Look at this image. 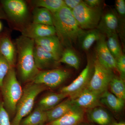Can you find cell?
Wrapping results in <instances>:
<instances>
[{
  "label": "cell",
  "instance_id": "1",
  "mask_svg": "<svg viewBox=\"0 0 125 125\" xmlns=\"http://www.w3.org/2000/svg\"><path fill=\"white\" fill-rule=\"evenodd\" d=\"M52 14L56 33L62 45L71 46L85 33L78 24L72 10L66 6Z\"/></svg>",
  "mask_w": 125,
  "mask_h": 125
},
{
  "label": "cell",
  "instance_id": "2",
  "mask_svg": "<svg viewBox=\"0 0 125 125\" xmlns=\"http://www.w3.org/2000/svg\"><path fill=\"white\" fill-rule=\"evenodd\" d=\"M18 53V69L23 82L32 80L40 72L36 67L33 51L35 42L33 39L21 36L16 40Z\"/></svg>",
  "mask_w": 125,
  "mask_h": 125
},
{
  "label": "cell",
  "instance_id": "3",
  "mask_svg": "<svg viewBox=\"0 0 125 125\" xmlns=\"http://www.w3.org/2000/svg\"><path fill=\"white\" fill-rule=\"evenodd\" d=\"M0 90L5 108L11 114L15 113L23 90L16 78L13 67H11L4 79Z\"/></svg>",
  "mask_w": 125,
  "mask_h": 125
},
{
  "label": "cell",
  "instance_id": "4",
  "mask_svg": "<svg viewBox=\"0 0 125 125\" xmlns=\"http://www.w3.org/2000/svg\"><path fill=\"white\" fill-rule=\"evenodd\" d=\"M46 89V86L32 83L25 86L17 104L15 116L11 125H19L23 118L30 113L37 96Z\"/></svg>",
  "mask_w": 125,
  "mask_h": 125
},
{
  "label": "cell",
  "instance_id": "5",
  "mask_svg": "<svg viewBox=\"0 0 125 125\" xmlns=\"http://www.w3.org/2000/svg\"><path fill=\"white\" fill-rule=\"evenodd\" d=\"M72 14L80 28L84 29H93L97 27L102 11L98 7L91 8L82 1L72 10Z\"/></svg>",
  "mask_w": 125,
  "mask_h": 125
},
{
  "label": "cell",
  "instance_id": "6",
  "mask_svg": "<svg viewBox=\"0 0 125 125\" xmlns=\"http://www.w3.org/2000/svg\"><path fill=\"white\" fill-rule=\"evenodd\" d=\"M94 72L87 88L102 94L107 90L109 83L114 76L113 70L101 64L96 58L94 64Z\"/></svg>",
  "mask_w": 125,
  "mask_h": 125
},
{
  "label": "cell",
  "instance_id": "7",
  "mask_svg": "<svg viewBox=\"0 0 125 125\" xmlns=\"http://www.w3.org/2000/svg\"><path fill=\"white\" fill-rule=\"evenodd\" d=\"M70 75L68 71L62 69L47 70L40 72L32 81L34 83L55 88L62 83Z\"/></svg>",
  "mask_w": 125,
  "mask_h": 125
},
{
  "label": "cell",
  "instance_id": "8",
  "mask_svg": "<svg viewBox=\"0 0 125 125\" xmlns=\"http://www.w3.org/2000/svg\"><path fill=\"white\" fill-rule=\"evenodd\" d=\"M1 6L7 16L18 23L23 22L28 14L26 2L22 0H2Z\"/></svg>",
  "mask_w": 125,
  "mask_h": 125
},
{
  "label": "cell",
  "instance_id": "9",
  "mask_svg": "<svg viewBox=\"0 0 125 125\" xmlns=\"http://www.w3.org/2000/svg\"><path fill=\"white\" fill-rule=\"evenodd\" d=\"M92 71V64L88 61L79 75L69 85L61 88L60 93L66 94L70 97L83 91L88 86Z\"/></svg>",
  "mask_w": 125,
  "mask_h": 125
},
{
  "label": "cell",
  "instance_id": "10",
  "mask_svg": "<svg viewBox=\"0 0 125 125\" xmlns=\"http://www.w3.org/2000/svg\"><path fill=\"white\" fill-rule=\"evenodd\" d=\"M101 94L86 88L83 91L70 98L73 105L77 107L90 109L101 106Z\"/></svg>",
  "mask_w": 125,
  "mask_h": 125
},
{
  "label": "cell",
  "instance_id": "11",
  "mask_svg": "<svg viewBox=\"0 0 125 125\" xmlns=\"http://www.w3.org/2000/svg\"><path fill=\"white\" fill-rule=\"evenodd\" d=\"M97 58L105 67L113 70H116V61L112 55L106 45L105 36L102 34L97 41Z\"/></svg>",
  "mask_w": 125,
  "mask_h": 125
},
{
  "label": "cell",
  "instance_id": "12",
  "mask_svg": "<svg viewBox=\"0 0 125 125\" xmlns=\"http://www.w3.org/2000/svg\"><path fill=\"white\" fill-rule=\"evenodd\" d=\"M35 45L39 46L52 54L59 61L63 51L62 44L57 36H48L34 40Z\"/></svg>",
  "mask_w": 125,
  "mask_h": 125
},
{
  "label": "cell",
  "instance_id": "13",
  "mask_svg": "<svg viewBox=\"0 0 125 125\" xmlns=\"http://www.w3.org/2000/svg\"><path fill=\"white\" fill-rule=\"evenodd\" d=\"M22 36L33 39H36L55 35V29L54 26L32 23L23 30Z\"/></svg>",
  "mask_w": 125,
  "mask_h": 125
},
{
  "label": "cell",
  "instance_id": "14",
  "mask_svg": "<svg viewBox=\"0 0 125 125\" xmlns=\"http://www.w3.org/2000/svg\"><path fill=\"white\" fill-rule=\"evenodd\" d=\"M84 110L74 106L60 118L44 125H79L84 121Z\"/></svg>",
  "mask_w": 125,
  "mask_h": 125
},
{
  "label": "cell",
  "instance_id": "15",
  "mask_svg": "<svg viewBox=\"0 0 125 125\" xmlns=\"http://www.w3.org/2000/svg\"><path fill=\"white\" fill-rule=\"evenodd\" d=\"M33 55L36 67L39 70L46 69L59 63L52 54L36 45L34 48Z\"/></svg>",
  "mask_w": 125,
  "mask_h": 125
},
{
  "label": "cell",
  "instance_id": "16",
  "mask_svg": "<svg viewBox=\"0 0 125 125\" xmlns=\"http://www.w3.org/2000/svg\"><path fill=\"white\" fill-rule=\"evenodd\" d=\"M88 121L96 125H113L115 122L106 110L100 106L89 109Z\"/></svg>",
  "mask_w": 125,
  "mask_h": 125
},
{
  "label": "cell",
  "instance_id": "17",
  "mask_svg": "<svg viewBox=\"0 0 125 125\" xmlns=\"http://www.w3.org/2000/svg\"><path fill=\"white\" fill-rule=\"evenodd\" d=\"M101 19L97 26L99 31L105 33L107 36L116 33L118 27V19L114 13L108 12Z\"/></svg>",
  "mask_w": 125,
  "mask_h": 125
},
{
  "label": "cell",
  "instance_id": "18",
  "mask_svg": "<svg viewBox=\"0 0 125 125\" xmlns=\"http://www.w3.org/2000/svg\"><path fill=\"white\" fill-rule=\"evenodd\" d=\"M0 54L13 67L15 60V48L10 39L6 35L0 36Z\"/></svg>",
  "mask_w": 125,
  "mask_h": 125
},
{
  "label": "cell",
  "instance_id": "19",
  "mask_svg": "<svg viewBox=\"0 0 125 125\" xmlns=\"http://www.w3.org/2000/svg\"><path fill=\"white\" fill-rule=\"evenodd\" d=\"M74 106L69 97L66 99L61 102L55 107L46 111L47 117V123L60 118L69 112Z\"/></svg>",
  "mask_w": 125,
  "mask_h": 125
},
{
  "label": "cell",
  "instance_id": "20",
  "mask_svg": "<svg viewBox=\"0 0 125 125\" xmlns=\"http://www.w3.org/2000/svg\"><path fill=\"white\" fill-rule=\"evenodd\" d=\"M69 97L66 94L61 93L49 94L40 100L37 107L43 111H47L55 107L65 99Z\"/></svg>",
  "mask_w": 125,
  "mask_h": 125
},
{
  "label": "cell",
  "instance_id": "21",
  "mask_svg": "<svg viewBox=\"0 0 125 125\" xmlns=\"http://www.w3.org/2000/svg\"><path fill=\"white\" fill-rule=\"evenodd\" d=\"M100 102L101 104L106 106L115 112H119L123 109L125 101L118 98L108 90L101 94Z\"/></svg>",
  "mask_w": 125,
  "mask_h": 125
},
{
  "label": "cell",
  "instance_id": "22",
  "mask_svg": "<svg viewBox=\"0 0 125 125\" xmlns=\"http://www.w3.org/2000/svg\"><path fill=\"white\" fill-rule=\"evenodd\" d=\"M47 123L46 111L37 107L32 112L23 118L19 125H41Z\"/></svg>",
  "mask_w": 125,
  "mask_h": 125
},
{
  "label": "cell",
  "instance_id": "23",
  "mask_svg": "<svg viewBox=\"0 0 125 125\" xmlns=\"http://www.w3.org/2000/svg\"><path fill=\"white\" fill-rule=\"evenodd\" d=\"M33 23L54 26L52 14L45 8H36L33 11Z\"/></svg>",
  "mask_w": 125,
  "mask_h": 125
},
{
  "label": "cell",
  "instance_id": "24",
  "mask_svg": "<svg viewBox=\"0 0 125 125\" xmlns=\"http://www.w3.org/2000/svg\"><path fill=\"white\" fill-rule=\"evenodd\" d=\"M98 29H92L85 32L81 38V45L82 49L88 51L95 42L100 38L102 35Z\"/></svg>",
  "mask_w": 125,
  "mask_h": 125
},
{
  "label": "cell",
  "instance_id": "25",
  "mask_svg": "<svg viewBox=\"0 0 125 125\" xmlns=\"http://www.w3.org/2000/svg\"><path fill=\"white\" fill-rule=\"evenodd\" d=\"M58 62L66 64L76 70L79 69L80 64L78 56L73 50L69 48L62 52Z\"/></svg>",
  "mask_w": 125,
  "mask_h": 125
},
{
  "label": "cell",
  "instance_id": "26",
  "mask_svg": "<svg viewBox=\"0 0 125 125\" xmlns=\"http://www.w3.org/2000/svg\"><path fill=\"white\" fill-rule=\"evenodd\" d=\"M36 7L45 8L52 13L58 11L65 5L62 0H37L32 1Z\"/></svg>",
  "mask_w": 125,
  "mask_h": 125
},
{
  "label": "cell",
  "instance_id": "27",
  "mask_svg": "<svg viewBox=\"0 0 125 125\" xmlns=\"http://www.w3.org/2000/svg\"><path fill=\"white\" fill-rule=\"evenodd\" d=\"M125 80L114 76L112 79L109 86L112 93L118 98L125 101Z\"/></svg>",
  "mask_w": 125,
  "mask_h": 125
},
{
  "label": "cell",
  "instance_id": "28",
  "mask_svg": "<svg viewBox=\"0 0 125 125\" xmlns=\"http://www.w3.org/2000/svg\"><path fill=\"white\" fill-rule=\"evenodd\" d=\"M107 36V40L106 41V42L108 48L112 55L116 60L122 54L117 33Z\"/></svg>",
  "mask_w": 125,
  "mask_h": 125
},
{
  "label": "cell",
  "instance_id": "29",
  "mask_svg": "<svg viewBox=\"0 0 125 125\" xmlns=\"http://www.w3.org/2000/svg\"><path fill=\"white\" fill-rule=\"evenodd\" d=\"M11 67L7 61L0 54V90L4 79Z\"/></svg>",
  "mask_w": 125,
  "mask_h": 125
},
{
  "label": "cell",
  "instance_id": "30",
  "mask_svg": "<svg viewBox=\"0 0 125 125\" xmlns=\"http://www.w3.org/2000/svg\"><path fill=\"white\" fill-rule=\"evenodd\" d=\"M0 125H11L8 112L1 101H0Z\"/></svg>",
  "mask_w": 125,
  "mask_h": 125
},
{
  "label": "cell",
  "instance_id": "31",
  "mask_svg": "<svg viewBox=\"0 0 125 125\" xmlns=\"http://www.w3.org/2000/svg\"><path fill=\"white\" fill-rule=\"evenodd\" d=\"M117 70L120 74L122 79L125 80V56L121 55L116 60Z\"/></svg>",
  "mask_w": 125,
  "mask_h": 125
},
{
  "label": "cell",
  "instance_id": "32",
  "mask_svg": "<svg viewBox=\"0 0 125 125\" xmlns=\"http://www.w3.org/2000/svg\"><path fill=\"white\" fill-rule=\"evenodd\" d=\"M115 8L118 14L123 17L125 15V1L117 0L115 1Z\"/></svg>",
  "mask_w": 125,
  "mask_h": 125
},
{
  "label": "cell",
  "instance_id": "33",
  "mask_svg": "<svg viewBox=\"0 0 125 125\" xmlns=\"http://www.w3.org/2000/svg\"><path fill=\"white\" fill-rule=\"evenodd\" d=\"M64 1L65 5L72 10L83 1L81 0H65Z\"/></svg>",
  "mask_w": 125,
  "mask_h": 125
},
{
  "label": "cell",
  "instance_id": "34",
  "mask_svg": "<svg viewBox=\"0 0 125 125\" xmlns=\"http://www.w3.org/2000/svg\"><path fill=\"white\" fill-rule=\"evenodd\" d=\"M83 2L89 7L93 8L98 7L102 2V1L100 0H85Z\"/></svg>",
  "mask_w": 125,
  "mask_h": 125
},
{
  "label": "cell",
  "instance_id": "35",
  "mask_svg": "<svg viewBox=\"0 0 125 125\" xmlns=\"http://www.w3.org/2000/svg\"><path fill=\"white\" fill-rule=\"evenodd\" d=\"M79 125H96L89 122L84 121Z\"/></svg>",
  "mask_w": 125,
  "mask_h": 125
},
{
  "label": "cell",
  "instance_id": "36",
  "mask_svg": "<svg viewBox=\"0 0 125 125\" xmlns=\"http://www.w3.org/2000/svg\"><path fill=\"white\" fill-rule=\"evenodd\" d=\"M5 15H4V13L0 7V19H2V18H4Z\"/></svg>",
  "mask_w": 125,
  "mask_h": 125
},
{
  "label": "cell",
  "instance_id": "37",
  "mask_svg": "<svg viewBox=\"0 0 125 125\" xmlns=\"http://www.w3.org/2000/svg\"><path fill=\"white\" fill-rule=\"evenodd\" d=\"M113 125H125V123L124 122H115Z\"/></svg>",
  "mask_w": 125,
  "mask_h": 125
},
{
  "label": "cell",
  "instance_id": "38",
  "mask_svg": "<svg viewBox=\"0 0 125 125\" xmlns=\"http://www.w3.org/2000/svg\"><path fill=\"white\" fill-rule=\"evenodd\" d=\"M2 23H1V22L0 21V32L1 31H2Z\"/></svg>",
  "mask_w": 125,
  "mask_h": 125
},
{
  "label": "cell",
  "instance_id": "39",
  "mask_svg": "<svg viewBox=\"0 0 125 125\" xmlns=\"http://www.w3.org/2000/svg\"></svg>",
  "mask_w": 125,
  "mask_h": 125
}]
</instances>
